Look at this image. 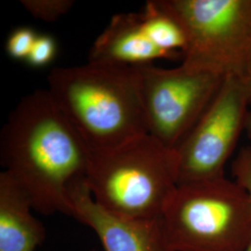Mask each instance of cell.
Returning <instances> with one entry per match:
<instances>
[{"instance_id": "1", "label": "cell", "mask_w": 251, "mask_h": 251, "mask_svg": "<svg viewBox=\"0 0 251 251\" xmlns=\"http://www.w3.org/2000/svg\"><path fill=\"white\" fill-rule=\"evenodd\" d=\"M1 159L33 209L72 216L69 187L85 177L89 147L48 90L21 100L1 134Z\"/></svg>"}, {"instance_id": "2", "label": "cell", "mask_w": 251, "mask_h": 251, "mask_svg": "<svg viewBox=\"0 0 251 251\" xmlns=\"http://www.w3.org/2000/svg\"><path fill=\"white\" fill-rule=\"evenodd\" d=\"M48 83L54 102L89 149L148 133L137 66L88 62L57 67Z\"/></svg>"}, {"instance_id": "3", "label": "cell", "mask_w": 251, "mask_h": 251, "mask_svg": "<svg viewBox=\"0 0 251 251\" xmlns=\"http://www.w3.org/2000/svg\"><path fill=\"white\" fill-rule=\"evenodd\" d=\"M85 179L94 201L109 213L158 221L178 186L177 153L148 133L89 149Z\"/></svg>"}, {"instance_id": "4", "label": "cell", "mask_w": 251, "mask_h": 251, "mask_svg": "<svg viewBox=\"0 0 251 251\" xmlns=\"http://www.w3.org/2000/svg\"><path fill=\"white\" fill-rule=\"evenodd\" d=\"M171 251H245L251 197L225 177L178 184L160 219Z\"/></svg>"}, {"instance_id": "5", "label": "cell", "mask_w": 251, "mask_h": 251, "mask_svg": "<svg viewBox=\"0 0 251 251\" xmlns=\"http://www.w3.org/2000/svg\"><path fill=\"white\" fill-rule=\"evenodd\" d=\"M186 36L185 67L251 77V0H157Z\"/></svg>"}, {"instance_id": "6", "label": "cell", "mask_w": 251, "mask_h": 251, "mask_svg": "<svg viewBox=\"0 0 251 251\" xmlns=\"http://www.w3.org/2000/svg\"><path fill=\"white\" fill-rule=\"evenodd\" d=\"M137 67L148 134L175 150L214 99L225 77L182 64Z\"/></svg>"}, {"instance_id": "7", "label": "cell", "mask_w": 251, "mask_h": 251, "mask_svg": "<svg viewBox=\"0 0 251 251\" xmlns=\"http://www.w3.org/2000/svg\"><path fill=\"white\" fill-rule=\"evenodd\" d=\"M247 81L226 76L206 111L175 149L178 184L225 177L251 108Z\"/></svg>"}, {"instance_id": "8", "label": "cell", "mask_w": 251, "mask_h": 251, "mask_svg": "<svg viewBox=\"0 0 251 251\" xmlns=\"http://www.w3.org/2000/svg\"><path fill=\"white\" fill-rule=\"evenodd\" d=\"M69 198L73 217L97 233L104 251H171L160 220L130 221L109 213L94 201L85 177L73 181Z\"/></svg>"}, {"instance_id": "9", "label": "cell", "mask_w": 251, "mask_h": 251, "mask_svg": "<svg viewBox=\"0 0 251 251\" xmlns=\"http://www.w3.org/2000/svg\"><path fill=\"white\" fill-rule=\"evenodd\" d=\"M178 55L162 50L144 32L139 13H122L111 19L90 50V63L140 66L155 60H174Z\"/></svg>"}, {"instance_id": "10", "label": "cell", "mask_w": 251, "mask_h": 251, "mask_svg": "<svg viewBox=\"0 0 251 251\" xmlns=\"http://www.w3.org/2000/svg\"><path fill=\"white\" fill-rule=\"evenodd\" d=\"M32 204L6 172L0 174V251H36L45 227L31 213Z\"/></svg>"}, {"instance_id": "11", "label": "cell", "mask_w": 251, "mask_h": 251, "mask_svg": "<svg viewBox=\"0 0 251 251\" xmlns=\"http://www.w3.org/2000/svg\"><path fill=\"white\" fill-rule=\"evenodd\" d=\"M139 14L144 32L152 43L162 50L182 59L187 41L178 21L162 9L157 1H148Z\"/></svg>"}, {"instance_id": "12", "label": "cell", "mask_w": 251, "mask_h": 251, "mask_svg": "<svg viewBox=\"0 0 251 251\" xmlns=\"http://www.w3.org/2000/svg\"><path fill=\"white\" fill-rule=\"evenodd\" d=\"M21 3L32 16L47 23L57 21L74 6L72 0H22Z\"/></svg>"}, {"instance_id": "13", "label": "cell", "mask_w": 251, "mask_h": 251, "mask_svg": "<svg viewBox=\"0 0 251 251\" xmlns=\"http://www.w3.org/2000/svg\"><path fill=\"white\" fill-rule=\"evenodd\" d=\"M38 34L28 26L18 27L8 36L6 42V51L14 60L26 61Z\"/></svg>"}, {"instance_id": "14", "label": "cell", "mask_w": 251, "mask_h": 251, "mask_svg": "<svg viewBox=\"0 0 251 251\" xmlns=\"http://www.w3.org/2000/svg\"><path fill=\"white\" fill-rule=\"evenodd\" d=\"M57 42L47 34L38 35L27 58L26 62L32 67H44L51 63L57 54Z\"/></svg>"}, {"instance_id": "15", "label": "cell", "mask_w": 251, "mask_h": 251, "mask_svg": "<svg viewBox=\"0 0 251 251\" xmlns=\"http://www.w3.org/2000/svg\"><path fill=\"white\" fill-rule=\"evenodd\" d=\"M232 172L242 187L251 197V146H246L237 153L232 165ZM245 251H251V240Z\"/></svg>"}, {"instance_id": "16", "label": "cell", "mask_w": 251, "mask_h": 251, "mask_svg": "<svg viewBox=\"0 0 251 251\" xmlns=\"http://www.w3.org/2000/svg\"><path fill=\"white\" fill-rule=\"evenodd\" d=\"M245 131L249 136V138L251 140V106L249 110L247 119H246V125H245Z\"/></svg>"}, {"instance_id": "17", "label": "cell", "mask_w": 251, "mask_h": 251, "mask_svg": "<svg viewBox=\"0 0 251 251\" xmlns=\"http://www.w3.org/2000/svg\"><path fill=\"white\" fill-rule=\"evenodd\" d=\"M247 84H248V88H249V90H250V93H251V77L249 79V80L247 81Z\"/></svg>"}, {"instance_id": "18", "label": "cell", "mask_w": 251, "mask_h": 251, "mask_svg": "<svg viewBox=\"0 0 251 251\" xmlns=\"http://www.w3.org/2000/svg\"><path fill=\"white\" fill-rule=\"evenodd\" d=\"M95 251V250H92V251Z\"/></svg>"}]
</instances>
